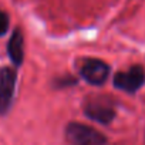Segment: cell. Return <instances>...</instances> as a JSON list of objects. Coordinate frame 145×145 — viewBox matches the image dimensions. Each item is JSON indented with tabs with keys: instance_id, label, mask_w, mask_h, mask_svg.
I'll use <instances>...</instances> for the list:
<instances>
[{
	"instance_id": "cell-1",
	"label": "cell",
	"mask_w": 145,
	"mask_h": 145,
	"mask_svg": "<svg viewBox=\"0 0 145 145\" xmlns=\"http://www.w3.org/2000/svg\"><path fill=\"white\" fill-rule=\"evenodd\" d=\"M83 111L87 118L103 125H108L115 120L117 110L114 101L107 95H91L83 103Z\"/></svg>"
},
{
	"instance_id": "cell-2",
	"label": "cell",
	"mask_w": 145,
	"mask_h": 145,
	"mask_svg": "<svg viewBox=\"0 0 145 145\" xmlns=\"http://www.w3.org/2000/svg\"><path fill=\"white\" fill-rule=\"evenodd\" d=\"M65 141L70 145H105L107 137L94 127L71 121L64 128Z\"/></svg>"
},
{
	"instance_id": "cell-3",
	"label": "cell",
	"mask_w": 145,
	"mask_h": 145,
	"mask_svg": "<svg viewBox=\"0 0 145 145\" xmlns=\"http://www.w3.org/2000/svg\"><path fill=\"white\" fill-rule=\"evenodd\" d=\"M77 71L80 77L87 84L94 86V87H101L108 80L111 68L105 61L100 58L84 57V58L77 60Z\"/></svg>"
},
{
	"instance_id": "cell-4",
	"label": "cell",
	"mask_w": 145,
	"mask_h": 145,
	"mask_svg": "<svg viewBox=\"0 0 145 145\" xmlns=\"http://www.w3.org/2000/svg\"><path fill=\"white\" fill-rule=\"evenodd\" d=\"M17 84L14 67H0V117H5L13 107Z\"/></svg>"
},
{
	"instance_id": "cell-5",
	"label": "cell",
	"mask_w": 145,
	"mask_h": 145,
	"mask_svg": "<svg viewBox=\"0 0 145 145\" xmlns=\"http://www.w3.org/2000/svg\"><path fill=\"white\" fill-rule=\"evenodd\" d=\"M112 84L117 90L128 94H135L145 84V70L139 64L131 65L127 71H118L112 77Z\"/></svg>"
},
{
	"instance_id": "cell-6",
	"label": "cell",
	"mask_w": 145,
	"mask_h": 145,
	"mask_svg": "<svg viewBox=\"0 0 145 145\" xmlns=\"http://www.w3.org/2000/svg\"><path fill=\"white\" fill-rule=\"evenodd\" d=\"M7 56L12 61V64L17 68L24 61V36L20 27H16L7 41Z\"/></svg>"
},
{
	"instance_id": "cell-7",
	"label": "cell",
	"mask_w": 145,
	"mask_h": 145,
	"mask_svg": "<svg viewBox=\"0 0 145 145\" xmlns=\"http://www.w3.org/2000/svg\"><path fill=\"white\" fill-rule=\"evenodd\" d=\"M78 83V80L74 76H61V77H56L53 81V87L54 88H68L72 87Z\"/></svg>"
},
{
	"instance_id": "cell-8",
	"label": "cell",
	"mask_w": 145,
	"mask_h": 145,
	"mask_svg": "<svg viewBox=\"0 0 145 145\" xmlns=\"http://www.w3.org/2000/svg\"><path fill=\"white\" fill-rule=\"evenodd\" d=\"M9 27H10V17L5 10L0 9V37H3L9 31Z\"/></svg>"
}]
</instances>
